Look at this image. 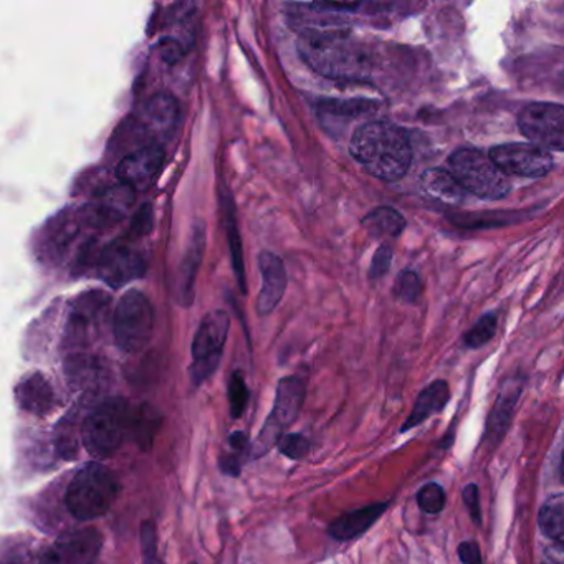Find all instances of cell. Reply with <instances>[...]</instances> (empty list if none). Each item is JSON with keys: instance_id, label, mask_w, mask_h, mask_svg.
I'll return each instance as SVG.
<instances>
[{"instance_id": "10", "label": "cell", "mask_w": 564, "mask_h": 564, "mask_svg": "<svg viewBox=\"0 0 564 564\" xmlns=\"http://www.w3.org/2000/svg\"><path fill=\"white\" fill-rule=\"evenodd\" d=\"M488 158L505 176L536 180L554 167L553 154L531 143L500 144L491 148Z\"/></svg>"}, {"instance_id": "20", "label": "cell", "mask_w": 564, "mask_h": 564, "mask_svg": "<svg viewBox=\"0 0 564 564\" xmlns=\"http://www.w3.org/2000/svg\"><path fill=\"white\" fill-rule=\"evenodd\" d=\"M15 398L22 409L35 415H45L54 409L55 392L42 375L28 376L15 389Z\"/></svg>"}, {"instance_id": "1", "label": "cell", "mask_w": 564, "mask_h": 564, "mask_svg": "<svg viewBox=\"0 0 564 564\" xmlns=\"http://www.w3.org/2000/svg\"><path fill=\"white\" fill-rule=\"evenodd\" d=\"M296 45L303 61L323 77L348 82H365L371 77V54L349 32L306 29Z\"/></svg>"}, {"instance_id": "30", "label": "cell", "mask_w": 564, "mask_h": 564, "mask_svg": "<svg viewBox=\"0 0 564 564\" xmlns=\"http://www.w3.org/2000/svg\"><path fill=\"white\" fill-rule=\"evenodd\" d=\"M227 394H229L230 417H242L247 404H249V388H247L242 372H232L229 379V392H227Z\"/></svg>"}, {"instance_id": "34", "label": "cell", "mask_w": 564, "mask_h": 564, "mask_svg": "<svg viewBox=\"0 0 564 564\" xmlns=\"http://www.w3.org/2000/svg\"><path fill=\"white\" fill-rule=\"evenodd\" d=\"M462 500H464L465 508H467L471 521L480 528L481 523H484V517H481L480 490H478V485H465L464 490H462Z\"/></svg>"}, {"instance_id": "15", "label": "cell", "mask_w": 564, "mask_h": 564, "mask_svg": "<svg viewBox=\"0 0 564 564\" xmlns=\"http://www.w3.org/2000/svg\"><path fill=\"white\" fill-rule=\"evenodd\" d=\"M389 503L391 501H376V503L366 505V507L358 508V510L339 514L329 523V538L339 541V543L356 540V538L361 536L375 527L376 521L388 510Z\"/></svg>"}, {"instance_id": "9", "label": "cell", "mask_w": 564, "mask_h": 564, "mask_svg": "<svg viewBox=\"0 0 564 564\" xmlns=\"http://www.w3.org/2000/svg\"><path fill=\"white\" fill-rule=\"evenodd\" d=\"M518 128L531 144L546 151H563L564 110L556 104H531L518 115Z\"/></svg>"}, {"instance_id": "26", "label": "cell", "mask_w": 564, "mask_h": 564, "mask_svg": "<svg viewBox=\"0 0 564 564\" xmlns=\"http://www.w3.org/2000/svg\"><path fill=\"white\" fill-rule=\"evenodd\" d=\"M362 227L368 230L369 236L378 239L398 237L405 229V219L392 207H379L362 219Z\"/></svg>"}, {"instance_id": "13", "label": "cell", "mask_w": 564, "mask_h": 564, "mask_svg": "<svg viewBox=\"0 0 564 564\" xmlns=\"http://www.w3.org/2000/svg\"><path fill=\"white\" fill-rule=\"evenodd\" d=\"M523 392V379L510 378L500 386L497 402L491 409L490 415L485 425L484 442L488 447L495 448L500 445L513 421V411L517 408L518 399Z\"/></svg>"}, {"instance_id": "42", "label": "cell", "mask_w": 564, "mask_h": 564, "mask_svg": "<svg viewBox=\"0 0 564 564\" xmlns=\"http://www.w3.org/2000/svg\"><path fill=\"white\" fill-rule=\"evenodd\" d=\"M541 564H563V546L557 547L556 554H553V551H546Z\"/></svg>"}, {"instance_id": "16", "label": "cell", "mask_w": 564, "mask_h": 564, "mask_svg": "<svg viewBox=\"0 0 564 564\" xmlns=\"http://www.w3.org/2000/svg\"><path fill=\"white\" fill-rule=\"evenodd\" d=\"M98 269L105 282L118 289L124 283L138 279L144 272V259L134 250L117 247L100 253Z\"/></svg>"}, {"instance_id": "33", "label": "cell", "mask_w": 564, "mask_h": 564, "mask_svg": "<svg viewBox=\"0 0 564 564\" xmlns=\"http://www.w3.org/2000/svg\"><path fill=\"white\" fill-rule=\"evenodd\" d=\"M227 230H229L230 252H232L234 270L237 273L240 289L246 293V275H243L242 247H240L239 232H237L236 216L232 209L227 213Z\"/></svg>"}, {"instance_id": "41", "label": "cell", "mask_w": 564, "mask_h": 564, "mask_svg": "<svg viewBox=\"0 0 564 564\" xmlns=\"http://www.w3.org/2000/svg\"><path fill=\"white\" fill-rule=\"evenodd\" d=\"M229 447L230 451L242 455L247 460H249L250 454H252V444H250L249 435L242 431H237L229 435Z\"/></svg>"}, {"instance_id": "7", "label": "cell", "mask_w": 564, "mask_h": 564, "mask_svg": "<svg viewBox=\"0 0 564 564\" xmlns=\"http://www.w3.org/2000/svg\"><path fill=\"white\" fill-rule=\"evenodd\" d=\"M154 308L150 299L138 290H130L121 296L115 308V341L128 355L143 351L153 338Z\"/></svg>"}, {"instance_id": "39", "label": "cell", "mask_w": 564, "mask_h": 564, "mask_svg": "<svg viewBox=\"0 0 564 564\" xmlns=\"http://www.w3.org/2000/svg\"><path fill=\"white\" fill-rule=\"evenodd\" d=\"M131 229H133V232L138 234V236H147V234H150L151 229H153V207H141L137 216H134L133 227H131Z\"/></svg>"}, {"instance_id": "3", "label": "cell", "mask_w": 564, "mask_h": 564, "mask_svg": "<svg viewBox=\"0 0 564 564\" xmlns=\"http://www.w3.org/2000/svg\"><path fill=\"white\" fill-rule=\"evenodd\" d=\"M120 494V481L117 475L100 464H88L75 475L68 485V511L77 520L91 521L104 517L113 507Z\"/></svg>"}, {"instance_id": "24", "label": "cell", "mask_w": 564, "mask_h": 564, "mask_svg": "<svg viewBox=\"0 0 564 564\" xmlns=\"http://www.w3.org/2000/svg\"><path fill=\"white\" fill-rule=\"evenodd\" d=\"M67 379L78 389H97L107 379V368L94 356H72L67 361Z\"/></svg>"}, {"instance_id": "19", "label": "cell", "mask_w": 564, "mask_h": 564, "mask_svg": "<svg viewBox=\"0 0 564 564\" xmlns=\"http://www.w3.org/2000/svg\"><path fill=\"white\" fill-rule=\"evenodd\" d=\"M204 250H206V229L204 224H196L191 232L189 246L184 253L180 269V295L184 306L193 302L194 285H196L197 272L203 263Z\"/></svg>"}, {"instance_id": "4", "label": "cell", "mask_w": 564, "mask_h": 564, "mask_svg": "<svg viewBox=\"0 0 564 564\" xmlns=\"http://www.w3.org/2000/svg\"><path fill=\"white\" fill-rule=\"evenodd\" d=\"M130 405L127 399L111 398L101 402L84 425V445L91 457H113L130 432Z\"/></svg>"}, {"instance_id": "14", "label": "cell", "mask_w": 564, "mask_h": 564, "mask_svg": "<svg viewBox=\"0 0 564 564\" xmlns=\"http://www.w3.org/2000/svg\"><path fill=\"white\" fill-rule=\"evenodd\" d=\"M259 269L262 273V290L257 300V313L260 316L270 315L285 295L289 279L285 265L275 253L262 252L259 256Z\"/></svg>"}, {"instance_id": "11", "label": "cell", "mask_w": 564, "mask_h": 564, "mask_svg": "<svg viewBox=\"0 0 564 564\" xmlns=\"http://www.w3.org/2000/svg\"><path fill=\"white\" fill-rule=\"evenodd\" d=\"M164 161H166V151L161 143L137 148L118 163L117 177L124 187L143 189L158 180Z\"/></svg>"}, {"instance_id": "40", "label": "cell", "mask_w": 564, "mask_h": 564, "mask_svg": "<svg viewBox=\"0 0 564 564\" xmlns=\"http://www.w3.org/2000/svg\"><path fill=\"white\" fill-rule=\"evenodd\" d=\"M458 560L464 564H484L481 550L475 541H464L457 547Z\"/></svg>"}, {"instance_id": "21", "label": "cell", "mask_w": 564, "mask_h": 564, "mask_svg": "<svg viewBox=\"0 0 564 564\" xmlns=\"http://www.w3.org/2000/svg\"><path fill=\"white\" fill-rule=\"evenodd\" d=\"M421 187L431 199L445 204V206H460L467 196L454 176L442 167H432V170L425 171L421 176Z\"/></svg>"}, {"instance_id": "35", "label": "cell", "mask_w": 564, "mask_h": 564, "mask_svg": "<svg viewBox=\"0 0 564 564\" xmlns=\"http://www.w3.org/2000/svg\"><path fill=\"white\" fill-rule=\"evenodd\" d=\"M141 543H143L144 564H163V561L158 560L156 530L151 521H144L143 530H141Z\"/></svg>"}, {"instance_id": "36", "label": "cell", "mask_w": 564, "mask_h": 564, "mask_svg": "<svg viewBox=\"0 0 564 564\" xmlns=\"http://www.w3.org/2000/svg\"><path fill=\"white\" fill-rule=\"evenodd\" d=\"M158 48H160L161 58L170 65L177 64L186 55V47H184L183 42L173 37H164Z\"/></svg>"}, {"instance_id": "12", "label": "cell", "mask_w": 564, "mask_h": 564, "mask_svg": "<svg viewBox=\"0 0 564 564\" xmlns=\"http://www.w3.org/2000/svg\"><path fill=\"white\" fill-rule=\"evenodd\" d=\"M101 546L104 536L95 528L72 531L48 547L42 564H95Z\"/></svg>"}, {"instance_id": "28", "label": "cell", "mask_w": 564, "mask_h": 564, "mask_svg": "<svg viewBox=\"0 0 564 564\" xmlns=\"http://www.w3.org/2000/svg\"><path fill=\"white\" fill-rule=\"evenodd\" d=\"M497 313H487V315L481 316V318L465 333V346L471 349L481 348V346L487 345V343L494 339V336L497 335Z\"/></svg>"}, {"instance_id": "23", "label": "cell", "mask_w": 564, "mask_h": 564, "mask_svg": "<svg viewBox=\"0 0 564 564\" xmlns=\"http://www.w3.org/2000/svg\"><path fill=\"white\" fill-rule=\"evenodd\" d=\"M110 303V296L101 292H88L77 300V303L72 310L70 322H68V329L70 336H80L87 333L88 326L94 325L100 318L101 312L107 308Z\"/></svg>"}, {"instance_id": "18", "label": "cell", "mask_w": 564, "mask_h": 564, "mask_svg": "<svg viewBox=\"0 0 564 564\" xmlns=\"http://www.w3.org/2000/svg\"><path fill=\"white\" fill-rule=\"evenodd\" d=\"M448 401H451L448 382L444 381V379L431 382L427 388L422 389L421 394L415 399L414 408H412L411 414L405 419L399 432L405 434V432L424 424L432 415L441 414L447 408Z\"/></svg>"}, {"instance_id": "38", "label": "cell", "mask_w": 564, "mask_h": 564, "mask_svg": "<svg viewBox=\"0 0 564 564\" xmlns=\"http://www.w3.org/2000/svg\"><path fill=\"white\" fill-rule=\"evenodd\" d=\"M246 457H242V455L230 451L227 452V454L220 455L219 468L224 475H227V477H240V474H242L243 464H246Z\"/></svg>"}, {"instance_id": "32", "label": "cell", "mask_w": 564, "mask_h": 564, "mask_svg": "<svg viewBox=\"0 0 564 564\" xmlns=\"http://www.w3.org/2000/svg\"><path fill=\"white\" fill-rule=\"evenodd\" d=\"M276 451L290 460H302L312 451V442L302 434H285L276 444Z\"/></svg>"}, {"instance_id": "2", "label": "cell", "mask_w": 564, "mask_h": 564, "mask_svg": "<svg viewBox=\"0 0 564 564\" xmlns=\"http://www.w3.org/2000/svg\"><path fill=\"white\" fill-rule=\"evenodd\" d=\"M351 156L372 176L388 183L402 180L412 163L408 133L389 121H369L355 131Z\"/></svg>"}, {"instance_id": "25", "label": "cell", "mask_w": 564, "mask_h": 564, "mask_svg": "<svg viewBox=\"0 0 564 564\" xmlns=\"http://www.w3.org/2000/svg\"><path fill=\"white\" fill-rule=\"evenodd\" d=\"M538 528L547 540L563 546L564 536V497L563 494L551 495L540 513H538Z\"/></svg>"}, {"instance_id": "27", "label": "cell", "mask_w": 564, "mask_h": 564, "mask_svg": "<svg viewBox=\"0 0 564 564\" xmlns=\"http://www.w3.org/2000/svg\"><path fill=\"white\" fill-rule=\"evenodd\" d=\"M130 429H133L131 432L137 437L138 444L147 451L160 429V414L151 405H141L137 417L130 421Z\"/></svg>"}, {"instance_id": "31", "label": "cell", "mask_w": 564, "mask_h": 564, "mask_svg": "<svg viewBox=\"0 0 564 564\" xmlns=\"http://www.w3.org/2000/svg\"><path fill=\"white\" fill-rule=\"evenodd\" d=\"M421 279L417 273L412 270H404L399 273L398 280H395L394 296L402 303H415L417 302L419 295H421Z\"/></svg>"}, {"instance_id": "22", "label": "cell", "mask_w": 564, "mask_h": 564, "mask_svg": "<svg viewBox=\"0 0 564 564\" xmlns=\"http://www.w3.org/2000/svg\"><path fill=\"white\" fill-rule=\"evenodd\" d=\"M375 108L376 104L368 100H323L318 105V117L329 131L339 130L355 118L371 113Z\"/></svg>"}, {"instance_id": "6", "label": "cell", "mask_w": 564, "mask_h": 564, "mask_svg": "<svg viewBox=\"0 0 564 564\" xmlns=\"http://www.w3.org/2000/svg\"><path fill=\"white\" fill-rule=\"evenodd\" d=\"M305 398L306 381L302 376H286L280 379L272 411L252 444L250 457L262 458L279 444L286 429L299 419Z\"/></svg>"}, {"instance_id": "17", "label": "cell", "mask_w": 564, "mask_h": 564, "mask_svg": "<svg viewBox=\"0 0 564 564\" xmlns=\"http://www.w3.org/2000/svg\"><path fill=\"white\" fill-rule=\"evenodd\" d=\"M181 123V105L170 94H156L148 100L141 127L154 138H171Z\"/></svg>"}, {"instance_id": "5", "label": "cell", "mask_w": 564, "mask_h": 564, "mask_svg": "<svg viewBox=\"0 0 564 564\" xmlns=\"http://www.w3.org/2000/svg\"><path fill=\"white\" fill-rule=\"evenodd\" d=\"M448 173L460 184L465 193L480 199L497 200L510 193L508 176H505L488 154L474 148H462L448 158Z\"/></svg>"}, {"instance_id": "37", "label": "cell", "mask_w": 564, "mask_h": 564, "mask_svg": "<svg viewBox=\"0 0 564 564\" xmlns=\"http://www.w3.org/2000/svg\"><path fill=\"white\" fill-rule=\"evenodd\" d=\"M392 250L388 243L379 247L378 252H376L375 259H372L371 270H369V276L372 280L381 279L382 275L389 272V267H391L392 262Z\"/></svg>"}, {"instance_id": "29", "label": "cell", "mask_w": 564, "mask_h": 564, "mask_svg": "<svg viewBox=\"0 0 564 564\" xmlns=\"http://www.w3.org/2000/svg\"><path fill=\"white\" fill-rule=\"evenodd\" d=\"M415 501H417L419 510L424 511L425 514H438L444 510L447 497H445V490L441 484L431 481V484L419 488Z\"/></svg>"}, {"instance_id": "8", "label": "cell", "mask_w": 564, "mask_h": 564, "mask_svg": "<svg viewBox=\"0 0 564 564\" xmlns=\"http://www.w3.org/2000/svg\"><path fill=\"white\" fill-rule=\"evenodd\" d=\"M229 328V315L223 310H214L204 316L193 341L191 378L194 384H203L219 368Z\"/></svg>"}]
</instances>
